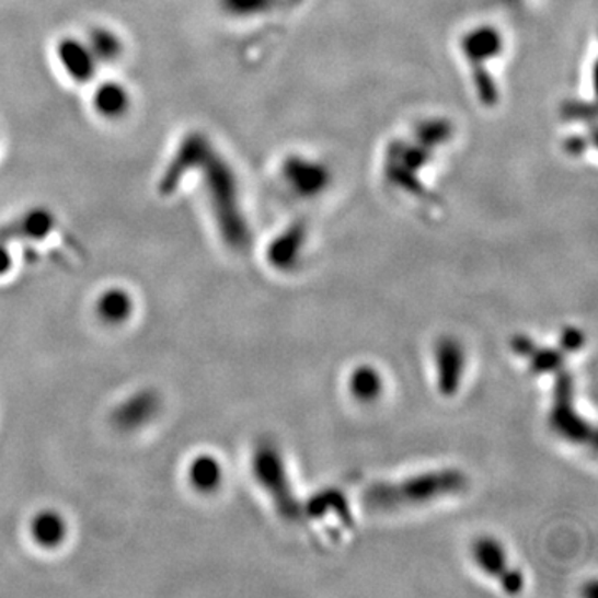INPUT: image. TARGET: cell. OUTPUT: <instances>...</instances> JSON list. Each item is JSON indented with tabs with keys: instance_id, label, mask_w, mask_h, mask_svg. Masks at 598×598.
Here are the masks:
<instances>
[{
	"instance_id": "8992f818",
	"label": "cell",
	"mask_w": 598,
	"mask_h": 598,
	"mask_svg": "<svg viewBox=\"0 0 598 598\" xmlns=\"http://www.w3.org/2000/svg\"><path fill=\"white\" fill-rule=\"evenodd\" d=\"M437 389L444 398L456 395L461 389L465 369V352L461 341L446 336L434 347Z\"/></svg>"
},
{
	"instance_id": "2e32d148",
	"label": "cell",
	"mask_w": 598,
	"mask_h": 598,
	"mask_svg": "<svg viewBox=\"0 0 598 598\" xmlns=\"http://www.w3.org/2000/svg\"><path fill=\"white\" fill-rule=\"evenodd\" d=\"M382 376L369 365L358 366L349 378V391L359 403H372L381 395Z\"/></svg>"
},
{
	"instance_id": "4fadbf2b",
	"label": "cell",
	"mask_w": 598,
	"mask_h": 598,
	"mask_svg": "<svg viewBox=\"0 0 598 598\" xmlns=\"http://www.w3.org/2000/svg\"><path fill=\"white\" fill-rule=\"evenodd\" d=\"M96 313L105 323H124L134 313V299L125 289H108L96 301Z\"/></svg>"
},
{
	"instance_id": "5bb4252c",
	"label": "cell",
	"mask_w": 598,
	"mask_h": 598,
	"mask_svg": "<svg viewBox=\"0 0 598 598\" xmlns=\"http://www.w3.org/2000/svg\"><path fill=\"white\" fill-rule=\"evenodd\" d=\"M32 537L42 547H57L67 536V524L56 510H44L32 520Z\"/></svg>"
},
{
	"instance_id": "8fae6325",
	"label": "cell",
	"mask_w": 598,
	"mask_h": 598,
	"mask_svg": "<svg viewBox=\"0 0 598 598\" xmlns=\"http://www.w3.org/2000/svg\"><path fill=\"white\" fill-rule=\"evenodd\" d=\"M93 107L100 115L108 120L124 118L130 112L131 95L124 83L108 80L100 83L93 93Z\"/></svg>"
},
{
	"instance_id": "30bf717a",
	"label": "cell",
	"mask_w": 598,
	"mask_h": 598,
	"mask_svg": "<svg viewBox=\"0 0 598 598\" xmlns=\"http://www.w3.org/2000/svg\"><path fill=\"white\" fill-rule=\"evenodd\" d=\"M513 349L530 363V368L537 375H551L564 368V353L551 347H539L524 334L514 337Z\"/></svg>"
},
{
	"instance_id": "ba28073f",
	"label": "cell",
	"mask_w": 598,
	"mask_h": 598,
	"mask_svg": "<svg viewBox=\"0 0 598 598\" xmlns=\"http://www.w3.org/2000/svg\"><path fill=\"white\" fill-rule=\"evenodd\" d=\"M57 59L64 72L77 83L92 82L100 66L87 42L77 37H66L59 42Z\"/></svg>"
},
{
	"instance_id": "7c38bea8",
	"label": "cell",
	"mask_w": 598,
	"mask_h": 598,
	"mask_svg": "<svg viewBox=\"0 0 598 598\" xmlns=\"http://www.w3.org/2000/svg\"><path fill=\"white\" fill-rule=\"evenodd\" d=\"M85 42L99 64L117 62L124 56V41L112 28L93 27L87 35Z\"/></svg>"
},
{
	"instance_id": "6da1fadb",
	"label": "cell",
	"mask_w": 598,
	"mask_h": 598,
	"mask_svg": "<svg viewBox=\"0 0 598 598\" xmlns=\"http://www.w3.org/2000/svg\"><path fill=\"white\" fill-rule=\"evenodd\" d=\"M198 172L225 243L233 250H244L250 243V230L241 211L237 183L228 163L221 159L207 137L189 131L176 145L172 159L160 175L157 188L163 196L179 192L183 179Z\"/></svg>"
},
{
	"instance_id": "277c9868",
	"label": "cell",
	"mask_w": 598,
	"mask_h": 598,
	"mask_svg": "<svg viewBox=\"0 0 598 598\" xmlns=\"http://www.w3.org/2000/svg\"><path fill=\"white\" fill-rule=\"evenodd\" d=\"M555 375L557 379H555L554 395H552L554 401H552L551 417H549L552 429L574 444L594 442V429L575 406L574 378L564 368Z\"/></svg>"
},
{
	"instance_id": "5b68a950",
	"label": "cell",
	"mask_w": 598,
	"mask_h": 598,
	"mask_svg": "<svg viewBox=\"0 0 598 598\" xmlns=\"http://www.w3.org/2000/svg\"><path fill=\"white\" fill-rule=\"evenodd\" d=\"M472 559L485 575L497 578L507 594L516 595L524 590L526 580L522 572L509 564L506 549L494 537H481L475 540L472 545Z\"/></svg>"
},
{
	"instance_id": "3957f363",
	"label": "cell",
	"mask_w": 598,
	"mask_h": 598,
	"mask_svg": "<svg viewBox=\"0 0 598 598\" xmlns=\"http://www.w3.org/2000/svg\"><path fill=\"white\" fill-rule=\"evenodd\" d=\"M252 472L283 519L296 522L303 517V504L296 495L285 458L275 442L262 440L256 444L252 458Z\"/></svg>"
},
{
	"instance_id": "52a82bcc",
	"label": "cell",
	"mask_w": 598,
	"mask_h": 598,
	"mask_svg": "<svg viewBox=\"0 0 598 598\" xmlns=\"http://www.w3.org/2000/svg\"><path fill=\"white\" fill-rule=\"evenodd\" d=\"M160 406H162L160 395L152 389H145V391L135 392L127 401L118 404L112 421L118 429L131 433L152 423L159 414Z\"/></svg>"
},
{
	"instance_id": "9a60e30c",
	"label": "cell",
	"mask_w": 598,
	"mask_h": 598,
	"mask_svg": "<svg viewBox=\"0 0 598 598\" xmlns=\"http://www.w3.org/2000/svg\"><path fill=\"white\" fill-rule=\"evenodd\" d=\"M188 475L193 487L204 494L217 491L223 482V469H221L220 461L210 455L193 459Z\"/></svg>"
},
{
	"instance_id": "ac0fdd59",
	"label": "cell",
	"mask_w": 598,
	"mask_h": 598,
	"mask_svg": "<svg viewBox=\"0 0 598 598\" xmlns=\"http://www.w3.org/2000/svg\"><path fill=\"white\" fill-rule=\"evenodd\" d=\"M11 243L5 234L0 233V276L8 275L14 265V256L11 252Z\"/></svg>"
},
{
	"instance_id": "7a4b0ae2",
	"label": "cell",
	"mask_w": 598,
	"mask_h": 598,
	"mask_svg": "<svg viewBox=\"0 0 598 598\" xmlns=\"http://www.w3.org/2000/svg\"><path fill=\"white\" fill-rule=\"evenodd\" d=\"M468 484V475L461 469H433L403 481L376 482L366 488L365 503L379 513L411 509L459 494Z\"/></svg>"
},
{
	"instance_id": "e0dca14e",
	"label": "cell",
	"mask_w": 598,
	"mask_h": 598,
	"mask_svg": "<svg viewBox=\"0 0 598 598\" xmlns=\"http://www.w3.org/2000/svg\"><path fill=\"white\" fill-rule=\"evenodd\" d=\"M585 343V334L582 333L580 330H577V327H567V330H564V333H562L561 337V349L562 352L567 353H575L580 349L582 346H584Z\"/></svg>"
},
{
	"instance_id": "9c48e42d",
	"label": "cell",
	"mask_w": 598,
	"mask_h": 598,
	"mask_svg": "<svg viewBox=\"0 0 598 598\" xmlns=\"http://www.w3.org/2000/svg\"><path fill=\"white\" fill-rule=\"evenodd\" d=\"M56 228V215L47 208H32L9 223L0 227V233L11 241H41Z\"/></svg>"
}]
</instances>
